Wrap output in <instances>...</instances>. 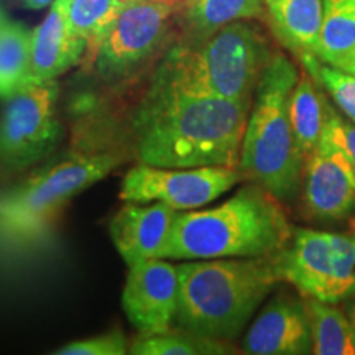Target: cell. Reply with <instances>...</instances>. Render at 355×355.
<instances>
[{
    "label": "cell",
    "instance_id": "obj_1",
    "mask_svg": "<svg viewBox=\"0 0 355 355\" xmlns=\"http://www.w3.org/2000/svg\"><path fill=\"white\" fill-rule=\"evenodd\" d=\"M250 107L152 79L128 114L130 152L137 163L159 168L239 166Z\"/></svg>",
    "mask_w": 355,
    "mask_h": 355
},
{
    "label": "cell",
    "instance_id": "obj_2",
    "mask_svg": "<svg viewBox=\"0 0 355 355\" xmlns=\"http://www.w3.org/2000/svg\"><path fill=\"white\" fill-rule=\"evenodd\" d=\"M295 229L283 207L259 183L204 211H178L159 259L211 260L268 257L290 243Z\"/></svg>",
    "mask_w": 355,
    "mask_h": 355
},
{
    "label": "cell",
    "instance_id": "obj_3",
    "mask_svg": "<svg viewBox=\"0 0 355 355\" xmlns=\"http://www.w3.org/2000/svg\"><path fill=\"white\" fill-rule=\"evenodd\" d=\"M178 273L176 327L225 343L241 336L259 306L282 283L277 254L184 260Z\"/></svg>",
    "mask_w": 355,
    "mask_h": 355
},
{
    "label": "cell",
    "instance_id": "obj_4",
    "mask_svg": "<svg viewBox=\"0 0 355 355\" xmlns=\"http://www.w3.org/2000/svg\"><path fill=\"white\" fill-rule=\"evenodd\" d=\"M273 55L259 26L239 20L202 40L178 38L152 79L186 94L252 102Z\"/></svg>",
    "mask_w": 355,
    "mask_h": 355
},
{
    "label": "cell",
    "instance_id": "obj_5",
    "mask_svg": "<svg viewBox=\"0 0 355 355\" xmlns=\"http://www.w3.org/2000/svg\"><path fill=\"white\" fill-rule=\"evenodd\" d=\"M123 162L117 152L58 157L0 193V252L26 254L48 242L71 199L99 183Z\"/></svg>",
    "mask_w": 355,
    "mask_h": 355
},
{
    "label": "cell",
    "instance_id": "obj_6",
    "mask_svg": "<svg viewBox=\"0 0 355 355\" xmlns=\"http://www.w3.org/2000/svg\"><path fill=\"white\" fill-rule=\"evenodd\" d=\"M298 79L296 66L275 53L257 84L239 159L245 180L263 186L282 202L298 196L304 176L290 121V99Z\"/></svg>",
    "mask_w": 355,
    "mask_h": 355
},
{
    "label": "cell",
    "instance_id": "obj_7",
    "mask_svg": "<svg viewBox=\"0 0 355 355\" xmlns=\"http://www.w3.org/2000/svg\"><path fill=\"white\" fill-rule=\"evenodd\" d=\"M189 0H128L112 28L89 56L96 76L107 86L135 78L153 56L166 51Z\"/></svg>",
    "mask_w": 355,
    "mask_h": 355
},
{
    "label": "cell",
    "instance_id": "obj_8",
    "mask_svg": "<svg viewBox=\"0 0 355 355\" xmlns=\"http://www.w3.org/2000/svg\"><path fill=\"white\" fill-rule=\"evenodd\" d=\"M282 282L304 298L339 304L355 291V235L296 229L277 254Z\"/></svg>",
    "mask_w": 355,
    "mask_h": 355
},
{
    "label": "cell",
    "instance_id": "obj_9",
    "mask_svg": "<svg viewBox=\"0 0 355 355\" xmlns=\"http://www.w3.org/2000/svg\"><path fill=\"white\" fill-rule=\"evenodd\" d=\"M56 81L26 86L0 110V181L28 171L55 152L61 139Z\"/></svg>",
    "mask_w": 355,
    "mask_h": 355
},
{
    "label": "cell",
    "instance_id": "obj_10",
    "mask_svg": "<svg viewBox=\"0 0 355 355\" xmlns=\"http://www.w3.org/2000/svg\"><path fill=\"white\" fill-rule=\"evenodd\" d=\"M245 180L239 166L159 168L137 163L127 171L119 198L123 202H162L175 211L199 209Z\"/></svg>",
    "mask_w": 355,
    "mask_h": 355
},
{
    "label": "cell",
    "instance_id": "obj_11",
    "mask_svg": "<svg viewBox=\"0 0 355 355\" xmlns=\"http://www.w3.org/2000/svg\"><path fill=\"white\" fill-rule=\"evenodd\" d=\"M123 313L139 336H157L176 327L180 273L166 259L128 266L122 291Z\"/></svg>",
    "mask_w": 355,
    "mask_h": 355
},
{
    "label": "cell",
    "instance_id": "obj_12",
    "mask_svg": "<svg viewBox=\"0 0 355 355\" xmlns=\"http://www.w3.org/2000/svg\"><path fill=\"white\" fill-rule=\"evenodd\" d=\"M303 199L319 222H340L355 214V168L329 141L321 140L304 163Z\"/></svg>",
    "mask_w": 355,
    "mask_h": 355
},
{
    "label": "cell",
    "instance_id": "obj_13",
    "mask_svg": "<svg viewBox=\"0 0 355 355\" xmlns=\"http://www.w3.org/2000/svg\"><path fill=\"white\" fill-rule=\"evenodd\" d=\"M248 355L313 354V337L303 296L282 291L260 311L242 343Z\"/></svg>",
    "mask_w": 355,
    "mask_h": 355
},
{
    "label": "cell",
    "instance_id": "obj_14",
    "mask_svg": "<svg viewBox=\"0 0 355 355\" xmlns=\"http://www.w3.org/2000/svg\"><path fill=\"white\" fill-rule=\"evenodd\" d=\"M178 211L162 202H125L110 220V237L128 266L159 259Z\"/></svg>",
    "mask_w": 355,
    "mask_h": 355
},
{
    "label": "cell",
    "instance_id": "obj_15",
    "mask_svg": "<svg viewBox=\"0 0 355 355\" xmlns=\"http://www.w3.org/2000/svg\"><path fill=\"white\" fill-rule=\"evenodd\" d=\"M86 51L87 43L71 30L63 3L55 0L42 24L32 30L28 86L56 81L76 66Z\"/></svg>",
    "mask_w": 355,
    "mask_h": 355
},
{
    "label": "cell",
    "instance_id": "obj_16",
    "mask_svg": "<svg viewBox=\"0 0 355 355\" xmlns=\"http://www.w3.org/2000/svg\"><path fill=\"white\" fill-rule=\"evenodd\" d=\"M275 35L303 61L316 56L322 21V0H265Z\"/></svg>",
    "mask_w": 355,
    "mask_h": 355
},
{
    "label": "cell",
    "instance_id": "obj_17",
    "mask_svg": "<svg viewBox=\"0 0 355 355\" xmlns=\"http://www.w3.org/2000/svg\"><path fill=\"white\" fill-rule=\"evenodd\" d=\"M332 107L326 101L319 84L304 73L298 79L290 99V121L296 148L303 163L321 144Z\"/></svg>",
    "mask_w": 355,
    "mask_h": 355
},
{
    "label": "cell",
    "instance_id": "obj_18",
    "mask_svg": "<svg viewBox=\"0 0 355 355\" xmlns=\"http://www.w3.org/2000/svg\"><path fill=\"white\" fill-rule=\"evenodd\" d=\"M316 58L355 76V0H322Z\"/></svg>",
    "mask_w": 355,
    "mask_h": 355
},
{
    "label": "cell",
    "instance_id": "obj_19",
    "mask_svg": "<svg viewBox=\"0 0 355 355\" xmlns=\"http://www.w3.org/2000/svg\"><path fill=\"white\" fill-rule=\"evenodd\" d=\"M265 15V0H189L181 15L180 38L202 40L234 21Z\"/></svg>",
    "mask_w": 355,
    "mask_h": 355
},
{
    "label": "cell",
    "instance_id": "obj_20",
    "mask_svg": "<svg viewBox=\"0 0 355 355\" xmlns=\"http://www.w3.org/2000/svg\"><path fill=\"white\" fill-rule=\"evenodd\" d=\"M32 30L10 19L0 6V99L28 86Z\"/></svg>",
    "mask_w": 355,
    "mask_h": 355
},
{
    "label": "cell",
    "instance_id": "obj_21",
    "mask_svg": "<svg viewBox=\"0 0 355 355\" xmlns=\"http://www.w3.org/2000/svg\"><path fill=\"white\" fill-rule=\"evenodd\" d=\"M304 304L313 337V354L355 355V327L344 309L314 298H304Z\"/></svg>",
    "mask_w": 355,
    "mask_h": 355
},
{
    "label": "cell",
    "instance_id": "obj_22",
    "mask_svg": "<svg viewBox=\"0 0 355 355\" xmlns=\"http://www.w3.org/2000/svg\"><path fill=\"white\" fill-rule=\"evenodd\" d=\"M66 19L74 33L87 43L86 55L91 56L99 46L128 0H60Z\"/></svg>",
    "mask_w": 355,
    "mask_h": 355
},
{
    "label": "cell",
    "instance_id": "obj_23",
    "mask_svg": "<svg viewBox=\"0 0 355 355\" xmlns=\"http://www.w3.org/2000/svg\"><path fill=\"white\" fill-rule=\"evenodd\" d=\"M232 344L216 340L181 327L157 336H139L128 354L133 355H225L234 354Z\"/></svg>",
    "mask_w": 355,
    "mask_h": 355
},
{
    "label": "cell",
    "instance_id": "obj_24",
    "mask_svg": "<svg viewBox=\"0 0 355 355\" xmlns=\"http://www.w3.org/2000/svg\"><path fill=\"white\" fill-rule=\"evenodd\" d=\"M304 71L316 81L319 86L326 89L334 99L340 112H344L349 121L355 123V76L345 71L319 61L316 56H308L301 61Z\"/></svg>",
    "mask_w": 355,
    "mask_h": 355
},
{
    "label": "cell",
    "instance_id": "obj_25",
    "mask_svg": "<svg viewBox=\"0 0 355 355\" xmlns=\"http://www.w3.org/2000/svg\"><path fill=\"white\" fill-rule=\"evenodd\" d=\"M130 350L127 337L122 329H112L102 334L87 337V339L74 340L55 350L56 355H125Z\"/></svg>",
    "mask_w": 355,
    "mask_h": 355
},
{
    "label": "cell",
    "instance_id": "obj_26",
    "mask_svg": "<svg viewBox=\"0 0 355 355\" xmlns=\"http://www.w3.org/2000/svg\"><path fill=\"white\" fill-rule=\"evenodd\" d=\"M322 140L337 146L355 168V123L352 121H345L332 109Z\"/></svg>",
    "mask_w": 355,
    "mask_h": 355
},
{
    "label": "cell",
    "instance_id": "obj_27",
    "mask_svg": "<svg viewBox=\"0 0 355 355\" xmlns=\"http://www.w3.org/2000/svg\"><path fill=\"white\" fill-rule=\"evenodd\" d=\"M343 304H344V313L347 314L350 322H352L355 327V291L343 301Z\"/></svg>",
    "mask_w": 355,
    "mask_h": 355
},
{
    "label": "cell",
    "instance_id": "obj_28",
    "mask_svg": "<svg viewBox=\"0 0 355 355\" xmlns=\"http://www.w3.org/2000/svg\"><path fill=\"white\" fill-rule=\"evenodd\" d=\"M53 2H55V0H21L24 7L30 8V10H40V8L51 6Z\"/></svg>",
    "mask_w": 355,
    "mask_h": 355
},
{
    "label": "cell",
    "instance_id": "obj_29",
    "mask_svg": "<svg viewBox=\"0 0 355 355\" xmlns=\"http://www.w3.org/2000/svg\"><path fill=\"white\" fill-rule=\"evenodd\" d=\"M352 234L355 235V217L352 219Z\"/></svg>",
    "mask_w": 355,
    "mask_h": 355
}]
</instances>
